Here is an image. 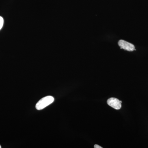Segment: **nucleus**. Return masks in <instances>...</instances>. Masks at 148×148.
Instances as JSON below:
<instances>
[{"label":"nucleus","instance_id":"f257e3e1","mask_svg":"<svg viewBox=\"0 0 148 148\" xmlns=\"http://www.w3.org/2000/svg\"><path fill=\"white\" fill-rule=\"evenodd\" d=\"M54 101V98L52 96H47L44 97L37 103L36 106V108L38 110H42L53 103Z\"/></svg>","mask_w":148,"mask_h":148},{"label":"nucleus","instance_id":"f03ea898","mask_svg":"<svg viewBox=\"0 0 148 148\" xmlns=\"http://www.w3.org/2000/svg\"><path fill=\"white\" fill-rule=\"evenodd\" d=\"M107 103L109 106L115 110H119L121 108V103L119 99L116 98H109L107 101Z\"/></svg>","mask_w":148,"mask_h":148},{"label":"nucleus","instance_id":"7ed1b4c3","mask_svg":"<svg viewBox=\"0 0 148 148\" xmlns=\"http://www.w3.org/2000/svg\"><path fill=\"white\" fill-rule=\"evenodd\" d=\"M118 45L121 48L127 51H132L135 50V46L123 40H120L118 42Z\"/></svg>","mask_w":148,"mask_h":148},{"label":"nucleus","instance_id":"20e7f679","mask_svg":"<svg viewBox=\"0 0 148 148\" xmlns=\"http://www.w3.org/2000/svg\"><path fill=\"white\" fill-rule=\"evenodd\" d=\"M4 20L2 17L0 16V30L2 28L3 25Z\"/></svg>","mask_w":148,"mask_h":148},{"label":"nucleus","instance_id":"39448f33","mask_svg":"<svg viewBox=\"0 0 148 148\" xmlns=\"http://www.w3.org/2000/svg\"><path fill=\"white\" fill-rule=\"evenodd\" d=\"M94 147L95 148H103L102 147H101V146L98 145H95L94 146Z\"/></svg>","mask_w":148,"mask_h":148},{"label":"nucleus","instance_id":"423d86ee","mask_svg":"<svg viewBox=\"0 0 148 148\" xmlns=\"http://www.w3.org/2000/svg\"><path fill=\"white\" fill-rule=\"evenodd\" d=\"M1 148V145H0V148Z\"/></svg>","mask_w":148,"mask_h":148}]
</instances>
